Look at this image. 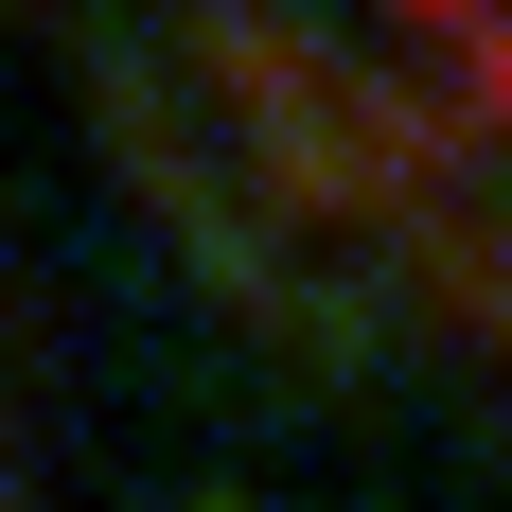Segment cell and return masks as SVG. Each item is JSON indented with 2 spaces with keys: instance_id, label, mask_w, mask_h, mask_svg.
<instances>
[{
  "instance_id": "cell-1",
  "label": "cell",
  "mask_w": 512,
  "mask_h": 512,
  "mask_svg": "<svg viewBox=\"0 0 512 512\" xmlns=\"http://www.w3.org/2000/svg\"><path fill=\"white\" fill-rule=\"evenodd\" d=\"M407 18H424V36H442V71H460V53H477V36H495L512 0H407Z\"/></svg>"
}]
</instances>
